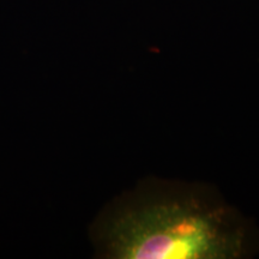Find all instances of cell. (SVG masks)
<instances>
[{"instance_id": "6da1fadb", "label": "cell", "mask_w": 259, "mask_h": 259, "mask_svg": "<svg viewBox=\"0 0 259 259\" xmlns=\"http://www.w3.org/2000/svg\"><path fill=\"white\" fill-rule=\"evenodd\" d=\"M92 236L108 259H244L259 251L257 227L215 187L161 178L112 200Z\"/></svg>"}]
</instances>
